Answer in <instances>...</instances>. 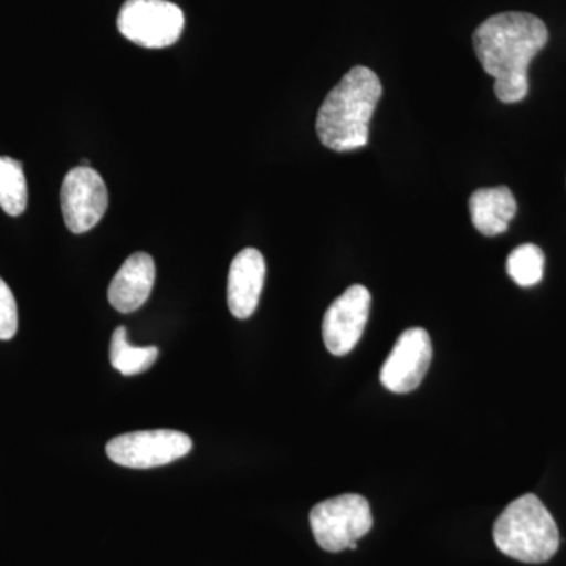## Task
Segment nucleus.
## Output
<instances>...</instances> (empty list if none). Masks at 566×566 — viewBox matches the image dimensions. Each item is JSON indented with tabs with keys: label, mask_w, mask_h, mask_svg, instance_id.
I'll return each instance as SVG.
<instances>
[{
	"label": "nucleus",
	"mask_w": 566,
	"mask_h": 566,
	"mask_svg": "<svg viewBox=\"0 0 566 566\" xmlns=\"http://www.w3.org/2000/svg\"><path fill=\"white\" fill-rule=\"evenodd\" d=\"M547 40L545 22L523 11L494 14L476 28V59L494 77V93L502 103L515 104L526 98L528 65Z\"/></svg>",
	"instance_id": "1"
},
{
	"label": "nucleus",
	"mask_w": 566,
	"mask_h": 566,
	"mask_svg": "<svg viewBox=\"0 0 566 566\" xmlns=\"http://www.w3.org/2000/svg\"><path fill=\"white\" fill-rule=\"evenodd\" d=\"M506 273L524 289L542 282L545 273V253L535 244H523L506 259Z\"/></svg>",
	"instance_id": "15"
},
{
	"label": "nucleus",
	"mask_w": 566,
	"mask_h": 566,
	"mask_svg": "<svg viewBox=\"0 0 566 566\" xmlns=\"http://www.w3.org/2000/svg\"><path fill=\"white\" fill-rule=\"evenodd\" d=\"M381 95V81L375 71L367 66L349 70L327 93L316 117V133L324 147L338 153L365 147Z\"/></svg>",
	"instance_id": "2"
},
{
	"label": "nucleus",
	"mask_w": 566,
	"mask_h": 566,
	"mask_svg": "<svg viewBox=\"0 0 566 566\" xmlns=\"http://www.w3.org/2000/svg\"><path fill=\"white\" fill-rule=\"evenodd\" d=\"M192 439L181 431H134L111 439L106 453L114 463L132 469H150L166 465L188 455Z\"/></svg>",
	"instance_id": "6"
},
{
	"label": "nucleus",
	"mask_w": 566,
	"mask_h": 566,
	"mask_svg": "<svg viewBox=\"0 0 566 566\" xmlns=\"http://www.w3.org/2000/svg\"><path fill=\"white\" fill-rule=\"evenodd\" d=\"M472 223L485 237H497L509 230L515 218L517 203L506 186L479 189L469 199Z\"/></svg>",
	"instance_id": "12"
},
{
	"label": "nucleus",
	"mask_w": 566,
	"mask_h": 566,
	"mask_svg": "<svg viewBox=\"0 0 566 566\" xmlns=\"http://www.w3.org/2000/svg\"><path fill=\"white\" fill-rule=\"evenodd\" d=\"M126 40L148 50H163L180 40L185 14L169 0H126L117 18Z\"/></svg>",
	"instance_id": "5"
},
{
	"label": "nucleus",
	"mask_w": 566,
	"mask_h": 566,
	"mask_svg": "<svg viewBox=\"0 0 566 566\" xmlns=\"http://www.w3.org/2000/svg\"><path fill=\"white\" fill-rule=\"evenodd\" d=\"M156 346H133L128 342V331L118 326L111 338V364L125 376L145 374L158 359Z\"/></svg>",
	"instance_id": "13"
},
{
	"label": "nucleus",
	"mask_w": 566,
	"mask_h": 566,
	"mask_svg": "<svg viewBox=\"0 0 566 566\" xmlns=\"http://www.w3.org/2000/svg\"><path fill=\"white\" fill-rule=\"evenodd\" d=\"M156 266L151 255L133 253L125 260L109 285V303L120 314H132L147 303L155 285Z\"/></svg>",
	"instance_id": "11"
},
{
	"label": "nucleus",
	"mask_w": 566,
	"mask_h": 566,
	"mask_svg": "<svg viewBox=\"0 0 566 566\" xmlns=\"http://www.w3.org/2000/svg\"><path fill=\"white\" fill-rule=\"evenodd\" d=\"M493 536L501 553L524 564H545L560 546L556 521L535 494H524L506 506Z\"/></svg>",
	"instance_id": "3"
},
{
	"label": "nucleus",
	"mask_w": 566,
	"mask_h": 566,
	"mask_svg": "<svg viewBox=\"0 0 566 566\" xmlns=\"http://www.w3.org/2000/svg\"><path fill=\"white\" fill-rule=\"evenodd\" d=\"M266 263L262 252L248 248L234 256L227 282V301L234 318L248 319L255 314L262 296Z\"/></svg>",
	"instance_id": "10"
},
{
	"label": "nucleus",
	"mask_w": 566,
	"mask_h": 566,
	"mask_svg": "<svg viewBox=\"0 0 566 566\" xmlns=\"http://www.w3.org/2000/svg\"><path fill=\"white\" fill-rule=\"evenodd\" d=\"M63 219L70 232H88L102 221L109 207V192L102 175L92 167H74L61 189Z\"/></svg>",
	"instance_id": "7"
},
{
	"label": "nucleus",
	"mask_w": 566,
	"mask_h": 566,
	"mask_svg": "<svg viewBox=\"0 0 566 566\" xmlns=\"http://www.w3.org/2000/svg\"><path fill=\"white\" fill-rule=\"evenodd\" d=\"M371 294L353 285L327 308L323 319V340L334 356L352 353L363 337L370 315Z\"/></svg>",
	"instance_id": "8"
},
{
	"label": "nucleus",
	"mask_w": 566,
	"mask_h": 566,
	"mask_svg": "<svg viewBox=\"0 0 566 566\" xmlns=\"http://www.w3.org/2000/svg\"><path fill=\"white\" fill-rule=\"evenodd\" d=\"M374 526L370 504L360 494H342L319 502L311 512L316 543L327 553L349 549Z\"/></svg>",
	"instance_id": "4"
},
{
	"label": "nucleus",
	"mask_w": 566,
	"mask_h": 566,
	"mask_svg": "<svg viewBox=\"0 0 566 566\" xmlns=\"http://www.w3.org/2000/svg\"><path fill=\"white\" fill-rule=\"evenodd\" d=\"M433 346L427 331L411 327L398 337L381 368V385L394 394H409L422 385L430 368Z\"/></svg>",
	"instance_id": "9"
},
{
	"label": "nucleus",
	"mask_w": 566,
	"mask_h": 566,
	"mask_svg": "<svg viewBox=\"0 0 566 566\" xmlns=\"http://www.w3.org/2000/svg\"><path fill=\"white\" fill-rule=\"evenodd\" d=\"M0 208L9 216H21L28 208V181L22 164L0 156Z\"/></svg>",
	"instance_id": "14"
},
{
	"label": "nucleus",
	"mask_w": 566,
	"mask_h": 566,
	"mask_svg": "<svg viewBox=\"0 0 566 566\" xmlns=\"http://www.w3.org/2000/svg\"><path fill=\"white\" fill-rule=\"evenodd\" d=\"M18 331V305L10 286L0 277V340H11Z\"/></svg>",
	"instance_id": "16"
}]
</instances>
